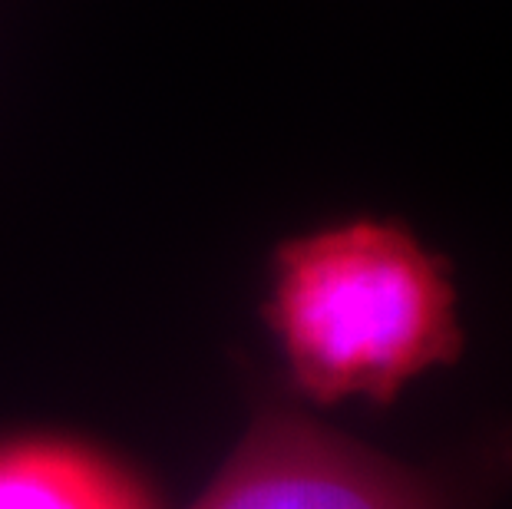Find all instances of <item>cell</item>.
Masks as SVG:
<instances>
[{
  "label": "cell",
  "instance_id": "1",
  "mask_svg": "<svg viewBox=\"0 0 512 509\" xmlns=\"http://www.w3.org/2000/svg\"><path fill=\"white\" fill-rule=\"evenodd\" d=\"M261 318L288 394L311 407H390L466 348L453 265L384 215L285 238L271 252Z\"/></svg>",
  "mask_w": 512,
  "mask_h": 509
},
{
  "label": "cell",
  "instance_id": "2",
  "mask_svg": "<svg viewBox=\"0 0 512 509\" xmlns=\"http://www.w3.org/2000/svg\"><path fill=\"white\" fill-rule=\"evenodd\" d=\"M509 493L512 420L453 457L407 463L268 391L192 509H493Z\"/></svg>",
  "mask_w": 512,
  "mask_h": 509
},
{
  "label": "cell",
  "instance_id": "3",
  "mask_svg": "<svg viewBox=\"0 0 512 509\" xmlns=\"http://www.w3.org/2000/svg\"><path fill=\"white\" fill-rule=\"evenodd\" d=\"M0 509H156L133 470L63 437L0 440Z\"/></svg>",
  "mask_w": 512,
  "mask_h": 509
}]
</instances>
